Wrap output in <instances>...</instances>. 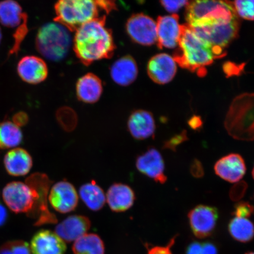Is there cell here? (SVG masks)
<instances>
[{
    "instance_id": "6da1fadb",
    "label": "cell",
    "mask_w": 254,
    "mask_h": 254,
    "mask_svg": "<svg viewBox=\"0 0 254 254\" xmlns=\"http://www.w3.org/2000/svg\"><path fill=\"white\" fill-rule=\"evenodd\" d=\"M115 49L112 32L106 27L105 16L88 22L76 31L74 52L85 65L111 58Z\"/></svg>"
},
{
    "instance_id": "7a4b0ae2",
    "label": "cell",
    "mask_w": 254,
    "mask_h": 254,
    "mask_svg": "<svg viewBox=\"0 0 254 254\" xmlns=\"http://www.w3.org/2000/svg\"><path fill=\"white\" fill-rule=\"evenodd\" d=\"M174 59L184 68L204 75L206 66L220 58L207 43L196 34L188 24L183 25L182 37Z\"/></svg>"
},
{
    "instance_id": "3957f363",
    "label": "cell",
    "mask_w": 254,
    "mask_h": 254,
    "mask_svg": "<svg viewBox=\"0 0 254 254\" xmlns=\"http://www.w3.org/2000/svg\"><path fill=\"white\" fill-rule=\"evenodd\" d=\"M110 9L109 1L62 0L55 5V21L69 31H76L82 25L100 17L101 11L109 13Z\"/></svg>"
},
{
    "instance_id": "277c9868",
    "label": "cell",
    "mask_w": 254,
    "mask_h": 254,
    "mask_svg": "<svg viewBox=\"0 0 254 254\" xmlns=\"http://www.w3.org/2000/svg\"><path fill=\"white\" fill-rule=\"evenodd\" d=\"M224 124L228 134L237 140H254V93H244L234 98Z\"/></svg>"
},
{
    "instance_id": "5b68a950",
    "label": "cell",
    "mask_w": 254,
    "mask_h": 254,
    "mask_svg": "<svg viewBox=\"0 0 254 254\" xmlns=\"http://www.w3.org/2000/svg\"><path fill=\"white\" fill-rule=\"evenodd\" d=\"M238 18L232 2L194 1L187 5L186 20L190 27L194 28L228 21Z\"/></svg>"
},
{
    "instance_id": "8992f818",
    "label": "cell",
    "mask_w": 254,
    "mask_h": 254,
    "mask_svg": "<svg viewBox=\"0 0 254 254\" xmlns=\"http://www.w3.org/2000/svg\"><path fill=\"white\" fill-rule=\"evenodd\" d=\"M71 45L69 30L59 23L44 25L38 32L36 46L38 52L48 60L58 62L67 55Z\"/></svg>"
},
{
    "instance_id": "52a82bcc",
    "label": "cell",
    "mask_w": 254,
    "mask_h": 254,
    "mask_svg": "<svg viewBox=\"0 0 254 254\" xmlns=\"http://www.w3.org/2000/svg\"><path fill=\"white\" fill-rule=\"evenodd\" d=\"M191 28L222 57L225 55L224 49L237 37L240 21L237 18L231 21L217 22Z\"/></svg>"
},
{
    "instance_id": "ba28073f",
    "label": "cell",
    "mask_w": 254,
    "mask_h": 254,
    "mask_svg": "<svg viewBox=\"0 0 254 254\" xmlns=\"http://www.w3.org/2000/svg\"><path fill=\"white\" fill-rule=\"evenodd\" d=\"M33 189L35 193V204L33 210L28 216L36 219L35 225L56 224V215L51 212L48 207L47 196L52 182L47 175L35 173L31 175L25 182Z\"/></svg>"
},
{
    "instance_id": "9c48e42d",
    "label": "cell",
    "mask_w": 254,
    "mask_h": 254,
    "mask_svg": "<svg viewBox=\"0 0 254 254\" xmlns=\"http://www.w3.org/2000/svg\"><path fill=\"white\" fill-rule=\"evenodd\" d=\"M2 198L12 211L15 213L30 214L35 204V193L33 189L25 183L11 182L2 190Z\"/></svg>"
},
{
    "instance_id": "30bf717a",
    "label": "cell",
    "mask_w": 254,
    "mask_h": 254,
    "mask_svg": "<svg viewBox=\"0 0 254 254\" xmlns=\"http://www.w3.org/2000/svg\"><path fill=\"white\" fill-rule=\"evenodd\" d=\"M218 217V209L206 205L196 206L188 214L190 227L198 238H205L213 233Z\"/></svg>"
},
{
    "instance_id": "8fae6325",
    "label": "cell",
    "mask_w": 254,
    "mask_h": 254,
    "mask_svg": "<svg viewBox=\"0 0 254 254\" xmlns=\"http://www.w3.org/2000/svg\"><path fill=\"white\" fill-rule=\"evenodd\" d=\"M126 28L129 36L136 43L150 46L157 43V23L147 15H132L127 21Z\"/></svg>"
},
{
    "instance_id": "7c38bea8",
    "label": "cell",
    "mask_w": 254,
    "mask_h": 254,
    "mask_svg": "<svg viewBox=\"0 0 254 254\" xmlns=\"http://www.w3.org/2000/svg\"><path fill=\"white\" fill-rule=\"evenodd\" d=\"M158 46L160 49H173L179 46L183 32V25L176 14L161 16L157 19Z\"/></svg>"
},
{
    "instance_id": "4fadbf2b",
    "label": "cell",
    "mask_w": 254,
    "mask_h": 254,
    "mask_svg": "<svg viewBox=\"0 0 254 254\" xmlns=\"http://www.w3.org/2000/svg\"><path fill=\"white\" fill-rule=\"evenodd\" d=\"M49 199L53 208L62 214L74 211L78 203L77 190L72 184L66 181L57 183L52 187Z\"/></svg>"
},
{
    "instance_id": "5bb4252c",
    "label": "cell",
    "mask_w": 254,
    "mask_h": 254,
    "mask_svg": "<svg viewBox=\"0 0 254 254\" xmlns=\"http://www.w3.org/2000/svg\"><path fill=\"white\" fill-rule=\"evenodd\" d=\"M136 167L141 174L155 181L164 184L167 181L165 174V164L163 156L157 149L149 148L136 158Z\"/></svg>"
},
{
    "instance_id": "9a60e30c",
    "label": "cell",
    "mask_w": 254,
    "mask_h": 254,
    "mask_svg": "<svg viewBox=\"0 0 254 254\" xmlns=\"http://www.w3.org/2000/svg\"><path fill=\"white\" fill-rule=\"evenodd\" d=\"M149 77L155 83L166 84L172 81L177 72V63L173 57L161 53L152 57L147 65Z\"/></svg>"
},
{
    "instance_id": "2e32d148",
    "label": "cell",
    "mask_w": 254,
    "mask_h": 254,
    "mask_svg": "<svg viewBox=\"0 0 254 254\" xmlns=\"http://www.w3.org/2000/svg\"><path fill=\"white\" fill-rule=\"evenodd\" d=\"M246 165L241 155L232 153L220 159L214 166L216 174L227 182L236 183L246 174Z\"/></svg>"
},
{
    "instance_id": "e0dca14e",
    "label": "cell",
    "mask_w": 254,
    "mask_h": 254,
    "mask_svg": "<svg viewBox=\"0 0 254 254\" xmlns=\"http://www.w3.org/2000/svg\"><path fill=\"white\" fill-rule=\"evenodd\" d=\"M91 227L90 219L85 216H69L57 225L55 233L64 242L71 243L87 234Z\"/></svg>"
},
{
    "instance_id": "ac0fdd59",
    "label": "cell",
    "mask_w": 254,
    "mask_h": 254,
    "mask_svg": "<svg viewBox=\"0 0 254 254\" xmlns=\"http://www.w3.org/2000/svg\"><path fill=\"white\" fill-rule=\"evenodd\" d=\"M33 254H64L66 244L61 238L50 230H41L34 235L30 247Z\"/></svg>"
},
{
    "instance_id": "d6986e66",
    "label": "cell",
    "mask_w": 254,
    "mask_h": 254,
    "mask_svg": "<svg viewBox=\"0 0 254 254\" xmlns=\"http://www.w3.org/2000/svg\"><path fill=\"white\" fill-rule=\"evenodd\" d=\"M17 72L25 82L37 84L44 81L48 76V68L43 59L36 56H25L17 65Z\"/></svg>"
},
{
    "instance_id": "ffe728a7",
    "label": "cell",
    "mask_w": 254,
    "mask_h": 254,
    "mask_svg": "<svg viewBox=\"0 0 254 254\" xmlns=\"http://www.w3.org/2000/svg\"><path fill=\"white\" fill-rule=\"evenodd\" d=\"M135 199L134 190L122 183L113 184L106 194V201L114 212H125L131 208Z\"/></svg>"
},
{
    "instance_id": "44dd1931",
    "label": "cell",
    "mask_w": 254,
    "mask_h": 254,
    "mask_svg": "<svg viewBox=\"0 0 254 254\" xmlns=\"http://www.w3.org/2000/svg\"><path fill=\"white\" fill-rule=\"evenodd\" d=\"M130 134L136 139L143 140L154 136L155 123L152 114L145 110H136L128 120Z\"/></svg>"
},
{
    "instance_id": "7402d4cb",
    "label": "cell",
    "mask_w": 254,
    "mask_h": 254,
    "mask_svg": "<svg viewBox=\"0 0 254 254\" xmlns=\"http://www.w3.org/2000/svg\"><path fill=\"white\" fill-rule=\"evenodd\" d=\"M6 171L11 176H24L30 172L33 167V159L24 149H12L6 154L4 160Z\"/></svg>"
},
{
    "instance_id": "603a6c76",
    "label": "cell",
    "mask_w": 254,
    "mask_h": 254,
    "mask_svg": "<svg viewBox=\"0 0 254 254\" xmlns=\"http://www.w3.org/2000/svg\"><path fill=\"white\" fill-rule=\"evenodd\" d=\"M111 77L116 84L127 86L135 80L138 75V66L131 56L122 57L114 63L110 69Z\"/></svg>"
},
{
    "instance_id": "cb8c5ba5",
    "label": "cell",
    "mask_w": 254,
    "mask_h": 254,
    "mask_svg": "<svg viewBox=\"0 0 254 254\" xmlns=\"http://www.w3.org/2000/svg\"><path fill=\"white\" fill-rule=\"evenodd\" d=\"M76 89L79 100L85 103H94L102 94V82L97 76L89 73L79 79Z\"/></svg>"
},
{
    "instance_id": "d4e9b609",
    "label": "cell",
    "mask_w": 254,
    "mask_h": 254,
    "mask_svg": "<svg viewBox=\"0 0 254 254\" xmlns=\"http://www.w3.org/2000/svg\"><path fill=\"white\" fill-rule=\"evenodd\" d=\"M79 195L85 205L91 211L100 210L106 202V194L94 181L82 185L79 189Z\"/></svg>"
},
{
    "instance_id": "484cf974",
    "label": "cell",
    "mask_w": 254,
    "mask_h": 254,
    "mask_svg": "<svg viewBox=\"0 0 254 254\" xmlns=\"http://www.w3.org/2000/svg\"><path fill=\"white\" fill-rule=\"evenodd\" d=\"M26 14L18 2L7 0L0 2V23L8 28L19 26Z\"/></svg>"
},
{
    "instance_id": "4316f807",
    "label": "cell",
    "mask_w": 254,
    "mask_h": 254,
    "mask_svg": "<svg viewBox=\"0 0 254 254\" xmlns=\"http://www.w3.org/2000/svg\"><path fill=\"white\" fill-rule=\"evenodd\" d=\"M74 254H105V246L101 238L95 234H86L74 241Z\"/></svg>"
},
{
    "instance_id": "83f0119b",
    "label": "cell",
    "mask_w": 254,
    "mask_h": 254,
    "mask_svg": "<svg viewBox=\"0 0 254 254\" xmlns=\"http://www.w3.org/2000/svg\"><path fill=\"white\" fill-rule=\"evenodd\" d=\"M228 231L235 240L246 243L254 237V225L247 218L235 217L228 224Z\"/></svg>"
},
{
    "instance_id": "f1b7e54d",
    "label": "cell",
    "mask_w": 254,
    "mask_h": 254,
    "mask_svg": "<svg viewBox=\"0 0 254 254\" xmlns=\"http://www.w3.org/2000/svg\"><path fill=\"white\" fill-rule=\"evenodd\" d=\"M23 134L13 123L5 121L0 123V150L17 147L21 144Z\"/></svg>"
},
{
    "instance_id": "f546056e",
    "label": "cell",
    "mask_w": 254,
    "mask_h": 254,
    "mask_svg": "<svg viewBox=\"0 0 254 254\" xmlns=\"http://www.w3.org/2000/svg\"><path fill=\"white\" fill-rule=\"evenodd\" d=\"M237 16L247 20H254V0H238L232 2Z\"/></svg>"
},
{
    "instance_id": "4dcf8cb0",
    "label": "cell",
    "mask_w": 254,
    "mask_h": 254,
    "mask_svg": "<svg viewBox=\"0 0 254 254\" xmlns=\"http://www.w3.org/2000/svg\"><path fill=\"white\" fill-rule=\"evenodd\" d=\"M0 254H31L28 244L23 241H9L0 247Z\"/></svg>"
},
{
    "instance_id": "1f68e13d",
    "label": "cell",
    "mask_w": 254,
    "mask_h": 254,
    "mask_svg": "<svg viewBox=\"0 0 254 254\" xmlns=\"http://www.w3.org/2000/svg\"><path fill=\"white\" fill-rule=\"evenodd\" d=\"M27 20L28 16L26 14L24 16L23 22L19 25L18 28L15 30L13 35L14 44L11 50H9V56L14 55H17L19 51H20L21 44L23 43L28 32Z\"/></svg>"
},
{
    "instance_id": "d6a6232c",
    "label": "cell",
    "mask_w": 254,
    "mask_h": 254,
    "mask_svg": "<svg viewBox=\"0 0 254 254\" xmlns=\"http://www.w3.org/2000/svg\"><path fill=\"white\" fill-rule=\"evenodd\" d=\"M57 119L65 129L74 128L77 123V116L70 108L63 107L57 111Z\"/></svg>"
},
{
    "instance_id": "836d02e7",
    "label": "cell",
    "mask_w": 254,
    "mask_h": 254,
    "mask_svg": "<svg viewBox=\"0 0 254 254\" xmlns=\"http://www.w3.org/2000/svg\"><path fill=\"white\" fill-rule=\"evenodd\" d=\"M254 214V206L249 202H238L234 206L233 215L236 217L249 219Z\"/></svg>"
},
{
    "instance_id": "e575fe53",
    "label": "cell",
    "mask_w": 254,
    "mask_h": 254,
    "mask_svg": "<svg viewBox=\"0 0 254 254\" xmlns=\"http://www.w3.org/2000/svg\"><path fill=\"white\" fill-rule=\"evenodd\" d=\"M188 139L186 131H183L181 134L175 135L173 137L165 141L163 148L176 151L178 146L182 144L184 141L188 140Z\"/></svg>"
},
{
    "instance_id": "d590c367",
    "label": "cell",
    "mask_w": 254,
    "mask_h": 254,
    "mask_svg": "<svg viewBox=\"0 0 254 254\" xmlns=\"http://www.w3.org/2000/svg\"><path fill=\"white\" fill-rule=\"evenodd\" d=\"M160 2L166 11L174 14L184 6L187 5L189 1L184 0V1H161Z\"/></svg>"
},
{
    "instance_id": "8d00e7d4",
    "label": "cell",
    "mask_w": 254,
    "mask_h": 254,
    "mask_svg": "<svg viewBox=\"0 0 254 254\" xmlns=\"http://www.w3.org/2000/svg\"><path fill=\"white\" fill-rule=\"evenodd\" d=\"M177 237V236H175L170 241L167 246H155L151 248L148 250V254H173L171 249L173 246Z\"/></svg>"
},
{
    "instance_id": "74e56055",
    "label": "cell",
    "mask_w": 254,
    "mask_h": 254,
    "mask_svg": "<svg viewBox=\"0 0 254 254\" xmlns=\"http://www.w3.org/2000/svg\"><path fill=\"white\" fill-rule=\"evenodd\" d=\"M247 186L245 182H241L238 183L237 185H235L232 189L230 196L231 199L237 201L243 197L244 193L246 192Z\"/></svg>"
},
{
    "instance_id": "f35d334b",
    "label": "cell",
    "mask_w": 254,
    "mask_h": 254,
    "mask_svg": "<svg viewBox=\"0 0 254 254\" xmlns=\"http://www.w3.org/2000/svg\"><path fill=\"white\" fill-rule=\"evenodd\" d=\"M190 172L192 176L195 178H201L204 176V168L201 162L198 160H193L190 165Z\"/></svg>"
},
{
    "instance_id": "ab89813d",
    "label": "cell",
    "mask_w": 254,
    "mask_h": 254,
    "mask_svg": "<svg viewBox=\"0 0 254 254\" xmlns=\"http://www.w3.org/2000/svg\"><path fill=\"white\" fill-rule=\"evenodd\" d=\"M12 120H13L14 125L19 127L26 125L28 122V117L26 113L20 112L15 114Z\"/></svg>"
},
{
    "instance_id": "60d3db41",
    "label": "cell",
    "mask_w": 254,
    "mask_h": 254,
    "mask_svg": "<svg viewBox=\"0 0 254 254\" xmlns=\"http://www.w3.org/2000/svg\"><path fill=\"white\" fill-rule=\"evenodd\" d=\"M202 247L201 244L196 241L190 243L187 247L186 254H201Z\"/></svg>"
},
{
    "instance_id": "b9f144b4",
    "label": "cell",
    "mask_w": 254,
    "mask_h": 254,
    "mask_svg": "<svg viewBox=\"0 0 254 254\" xmlns=\"http://www.w3.org/2000/svg\"><path fill=\"white\" fill-rule=\"evenodd\" d=\"M201 254H218L217 247L214 244L206 243L202 245Z\"/></svg>"
},
{
    "instance_id": "7bdbcfd3",
    "label": "cell",
    "mask_w": 254,
    "mask_h": 254,
    "mask_svg": "<svg viewBox=\"0 0 254 254\" xmlns=\"http://www.w3.org/2000/svg\"><path fill=\"white\" fill-rule=\"evenodd\" d=\"M189 125L193 129H196L201 127L202 126V122L199 118H193L189 122Z\"/></svg>"
},
{
    "instance_id": "ee69618b",
    "label": "cell",
    "mask_w": 254,
    "mask_h": 254,
    "mask_svg": "<svg viewBox=\"0 0 254 254\" xmlns=\"http://www.w3.org/2000/svg\"><path fill=\"white\" fill-rule=\"evenodd\" d=\"M7 214L5 208L1 204H0V226L4 223Z\"/></svg>"
},
{
    "instance_id": "f6af8a7d",
    "label": "cell",
    "mask_w": 254,
    "mask_h": 254,
    "mask_svg": "<svg viewBox=\"0 0 254 254\" xmlns=\"http://www.w3.org/2000/svg\"><path fill=\"white\" fill-rule=\"evenodd\" d=\"M1 39H2V32H1V28H0V43H1Z\"/></svg>"
},
{
    "instance_id": "bcb514c9",
    "label": "cell",
    "mask_w": 254,
    "mask_h": 254,
    "mask_svg": "<svg viewBox=\"0 0 254 254\" xmlns=\"http://www.w3.org/2000/svg\"><path fill=\"white\" fill-rule=\"evenodd\" d=\"M252 176H253V179H254V168H253V170L252 171Z\"/></svg>"
},
{
    "instance_id": "7dc6e473",
    "label": "cell",
    "mask_w": 254,
    "mask_h": 254,
    "mask_svg": "<svg viewBox=\"0 0 254 254\" xmlns=\"http://www.w3.org/2000/svg\"><path fill=\"white\" fill-rule=\"evenodd\" d=\"M246 254H254V252H253V253H247Z\"/></svg>"
}]
</instances>
